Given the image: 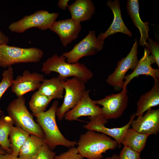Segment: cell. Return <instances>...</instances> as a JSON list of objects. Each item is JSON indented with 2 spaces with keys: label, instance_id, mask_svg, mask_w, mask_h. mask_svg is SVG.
<instances>
[{
  "label": "cell",
  "instance_id": "21",
  "mask_svg": "<svg viewBox=\"0 0 159 159\" xmlns=\"http://www.w3.org/2000/svg\"><path fill=\"white\" fill-rule=\"evenodd\" d=\"M38 91L52 99H61L64 91L62 81L58 77L44 79L41 82Z\"/></svg>",
  "mask_w": 159,
  "mask_h": 159
},
{
  "label": "cell",
  "instance_id": "16",
  "mask_svg": "<svg viewBox=\"0 0 159 159\" xmlns=\"http://www.w3.org/2000/svg\"><path fill=\"white\" fill-rule=\"evenodd\" d=\"M155 63L149 51L145 48L144 54L132 73L125 76L122 90L126 89L128 84L134 78L142 75L151 77L153 79L159 78V69L153 68L151 65Z\"/></svg>",
  "mask_w": 159,
  "mask_h": 159
},
{
  "label": "cell",
  "instance_id": "35",
  "mask_svg": "<svg viewBox=\"0 0 159 159\" xmlns=\"http://www.w3.org/2000/svg\"><path fill=\"white\" fill-rule=\"evenodd\" d=\"M105 159H119V155L117 154H114L111 157H107Z\"/></svg>",
  "mask_w": 159,
  "mask_h": 159
},
{
  "label": "cell",
  "instance_id": "18",
  "mask_svg": "<svg viewBox=\"0 0 159 159\" xmlns=\"http://www.w3.org/2000/svg\"><path fill=\"white\" fill-rule=\"evenodd\" d=\"M127 12L135 26L139 31L140 37L139 44L145 47L149 39V23L148 21L143 22L139 14V1L138 0H128L127 4Z\"/></svg>",
  "mask_w": 159,
  "mask_h": 159
},
{
  "label": "cell",
  "instance_id": "4",
  "mask_svg": "<svg viewBox=\"0 0 159 159\" xmlns=\"http://www.w3.org/2000/svg\"><path fill=\"white\" fill-rule=\"evenodd\" d=\"M24 96L13 100L6 109L8 116L13 120L14 124L29 133L30 135L44 139V132L39 125L33 119L25 105Z\"/></svg>",
  "mask_w": 159,
  "mask_h": 159
},
{
  "label": "cell",
  "instance_id": "32",
  "mask_svg": "<svg viewBox=\"0 0 159 159\" xmlns=\"http://www.w3.org/2000/svg\"><path fill=\"white\" fill-rule=\"evenodd\" d=\"M69 1V0H59L57 4V6L60 9L66 10L69 6L68 3Z\"/></svg>",
  "mask_w": 159,
  "mask_h": 159
},
{
  "label": "cell",
  "instance_id": "7",
  "mask_svg": "<svg viewBox=\"0 0 159 159\" xmlns=\"http://www.w3.org/2000/svg\"><path fill=\"white\" fill-rule=\"evenodd\" d=\"M104 40L96 37L95 32L90 30L88 34L70 51L63 53L62 55L69 63L78 62L82 58L95 55L103 48Z\"/></svg>",
  "mask_w": 159,
  "mask_h": 159
},
{
  "label": "cell",
  "instance_id": "11",
  "mask_svg": "<svg viewBox=\"0 0 159 159\" xmlns=\"http://www.w3.org/2000/svg\"><path fill=\"white\" fill-rule=\"evenodd\" d=\"M136 115L134 113L131 115L129 121L126 125L120 127L108 128L105 126L107 123V120L101 115L95 117H89L90 121L83 127L88 130L100 132L110 137H112L116 141L119 146L128 129L131 126V123Z\"/></svg>",
  "mask_w": 159,
  "mask_h": 159
},
{
  "label": "cell",
  "instance_id": "37",
  "mask_svg": "<svg viewBox=\"0 0 159 159\" xmlns=\"http://www.w3.org/2000/svg\"><path fill=\"white\" fill-rule=\"evenodd\" d=\"M3 113V112L0 109V115H1Z\"/></svg>",
  "mask_w": 159,
  "mask_h": 159
},
{
  "label": "cell",
  "instance_id": "22",
  "mask_svg": "<svg viewBox=\"0 0 159 159\" xmlns=\"http://www.w3.org/2000/svg\"><path fill=\"white\" fill-rule=\"evenodd\" d=\"M149 135L139 132L129 128L122 139L121 144L140 153L143 150Z\"/></svg>",
  "mask_w": 159,
  "mask_h": 159
},
{
  "label": "cell",
  "instance_id": "34",
  "mask_svg": "<svg viewBox=\"0 0 159 159\" xmlns=\"http://www.w3.org/2000/svg\"><path fill=\"white\" fill-rule=\"evenodd\" d=\"M0 159H21L19 157H13L9 154H0Z\"/></svg>",
  "mask_w": 159,
  "mask_h": 159
},
{
  "label": "cell",
  "instance_id": "26",
  "mask_svg": "<svg viewBox=\"0 0 159 159\" xmlns=\"http://www.w3.org/2000/svg\"><path fill=\"white\" fill-rule=\"evenodd\" d=\"M52 99L37 91L32 95L29 102V107L34 116L45 111Z\"/></svg>",
  "mask_w": 159,
  "mask_h": 159
},
{
  "label": "cell",
  "instance_id": "2",
  "mask_svg": "<svg viewBox=\"0 0 159 159\" xmlns=\"http://www.w3.org/2000/svg\"><path fill=\"white\" fill-rule=\"evenodd\" d=\"M58 105V101H54L47 110L34 116L37 118V123L44 132V143L52 150L58 145L70 148L77 144V141H70L66 138L58 128L56 119V110Z\"/></svg>",
  "mask_w": 159,
  "mask_h": 159
},
{
  "label": "cell",
  "instance_id": "29",
  "mask_svg": "<svg viewBox=\"0 0 159 159\" xmlns=\"http://www.w3.org/2000/svg\"><path fill=\"white\" fill-rule=\"evenodd\" d=\"M56 153L44 143L33 159H54Z\"/></svg>",
  "mask_w": 159,
  "mask_h": 159
},
{
  "label": "cell",
  "instance_id": "5",
  "mask_svg": "<svg viewBox=\"0 0 159 159\" xmlns=\"http://www.w3.org/2000/svg\"><path fill=\"white\" fill-rule=\"evenodd\" d=\"M43 55V52L38 48H22L0 44V67H9L18 63H37Z\"/></svg>",
  "mask_w": 159,
  "mask_h": 159
},
{
  "label": "cell",
  "instance_id": "24",
  "mask_svg": "<svg viewBox=\"0 0 159 159\" xmlns=\"http://www.w3.org/2000/svg\"><path fill=\"white\" fill-rule=\"evenodd\" d=\"M30 135L27 132L17 126H13L10 132L9 136L11 153L9 155L17 157L20 150L27 138Z\"/></svg>",
  "mask_w": 159,
  "mask_h": 159
},
{
  "label": "cell",
  "instance_id": "15",
  "mask_svg": "<svg viewBox=\"0 0 159 159\" xmlns=\"http://www.w3.org/2000/svg\"><path fill=\"white\" fill-rule=\"evenodd\" d=\"M131 126L139 132L150 135H157L159 132V109L149 110L144 115L132 120Z\"/></svg>",
  "mask_w": 159,
  "mask_h": 159
},
{
  "label": "cell",
  "instance_id": "23",
  "mask_svg": "<svg viewBox=\"0 0 159 159\" xmlns=\"http://www.w3.org/2000/svg\"><path fill=\"white\" fill-rule=\"evenodd\" d=\"M44 143V138L30 135L21 147L19 157L21 159H33Z\"/></svg>",
  "mask_w": 159,
  "mask_h": 159
},
{
  "label": "cell",
  "instance_id": "14",
  "mask_svg": "<svg viewBox=\"0 0 159 159\" xmlns=\"http://www.w3.org/2000/svg\"><path fill=\"white\" fill-rule=\"evenodd\" d=\"M81 29L80 23L71 18L56 21L49 29L58 34L62 45L66 47L78 37Z\"/></svg>",
  "mask_w": 159,
  "mask_h": 159
},
{
  "label": "cell",
  "instance_id": "1",
  "mask_svg": "<svg viewBox=\"0 0 159 159\" xmlns=\"http://www.w3.org/2000/svg\"><path fill=\"white\" fill-rule=\"evenodd\" d=\"M41 71L45 74H50L54 72L59 74L58 76L62 81H65L68 77H75L86 83L93 77V73L83 63H69L62 55L57 54L48 58L42 64Z\"/></svg>",
  "mask_w": 159,
  "mask_h": 159
},
{
  "label": "cell",
  "instance_id": "19",
  "mask_svg": "<svg viewBox=\"0 0 159 159\" xmlns=\"http://www.w3.org/2000/svg\"><path fill=\"white\" fill-rule=\"evenodd\" d=\"M68 9L71 18L78 23L90 20L95 11L94 5L90 0H77Z\"/></svg>",
  "mask_w": 159,
  "mask_h": 159
},
{
  "label": "cell",
  "instance_id": "20",
  "mask_svg": "<svg viewBox=\"0 0 159 159\" xmlns=\"http://www.w3.org/2000/svg\"><path fill=\"white\" fill-rule=\"evenodd\" d=\"M154 80L152 88L141 95L137 102L136 116H142L145 111L159 105V80L158 78Z\"/></svg>",
  "mask_w": 159,
  "mask_h": 159
},
{
  "label": "cell",
  "instance_id": "8",
  "mask_svg": "<svg viewBox=\"0 0 159 159\" xmlns=\"http://www.w3.org/2000/svg\"><path fill=\"white\" fill-rule=\"evenodd\" d=\"M62 84L65 91L61 105L58 107L56 115L60 121L62 120L65 113L74 108L80 101L86 90L85 83L75 77L67 79Z\"/></svg>",
  "mask_w": 159,
  "mask_h": 159
},
{
  "label": "cell",
  "instance_id": "25",
  "mask_svg": "<svg viewBox=\"0 0 159 159\" xmlns=\"http://www.w3.org/2000/svg\"><path fill=\"white\" fill-rule=\"evenodd\" d=\"M14 122L9 116H2L0 118V146L6 152L11 153L10 142L9 136Z\"/></svg>",
  "mask_w": 159,
  "mask_h": 159
},
{
  "label": "cell",
  "instance_id": "28",
  "mask_svg": "<svg viewBox=\"0 0 159 159\" xmlns=\"http://www.w3.org/2000/svg\"><path fill=\"white\" fill-rule=\"evenodd\" d=\"M148 41L145 46L146 49L149 52L153 58L155 63L159 67V46L158 43L151 39H148Z\"/></svg>",
  "mask_w": 159,
  "mask_h": 159
},
{
  "label": "cell",
  "instance_id": "12",
  "mask_svg": "<svg viewBox=\"0 0 159 159\" xmlns=\"http://www.w3.org/2000/svg\"><path fill=\"white\" fill-rule=\"evenodd\" d=\"M90 91L86 90L77 105L65 113L64 117L66 120H78V118L82 116L95 117L101 115V108L90 98Z\"/></svg>",
  "mask_w": 159,
  "mask_h": 159
},
{
  "label": "cell",
  "instance_id": "27",
  "mask_svg": "<svg viewBox=\"0 0 159 159\" xmlns=\"http://www.w3.org/2000/svg\"><path fill=\"white\" fill-rule=\"evenodd\" d=\"M2 76V79L0 82V100L6 90L13 85L14 80L13 68L8 67L3 72Z\"/></svg>",
  "mask_w": 159,
  "mask_h": 159
},
{
  "label": "cell",
  "instance_id": "31",
  "mask_svg": "<svg viewBox=\"0 0 159 159\" xmlns=\"http://www.w3.org/2000/svg\"><path fill=\"white\" fill-rule=\"evenodd\" d=\"M119 159H141L140 153L124 146L119 155Z\"/></svg>",
  "mask_w": 159,
  "mask_h": 159
},
{
  "label": "cell",
  "instance_id": "36",
  "mask_svg": "<svg viewBox=\"0 0 159 159\" xmlns=\"http://www.w3.org/2000/svg\"><path fill=\"white\" fill-rule=\"evenodd\" d=\"M0 154H6V152L4 150L1 148V146H0Z\"/></svg>",
  "mask_w": 159,
  "mask_h": 159
},
{
  "label": "cell",
  "instance_id": "30",
  "mask_svg": "<svg viewBox=\"0 0 159 159\" xmlns=\"http://www.w3.org/2000/svg\"><path fill=\"white\" fill-rule=\"evenodd\" d=\"M54 159H86L78 152L76 148L71 147L67 151L55 155Z\"/></svg>",
  "mask_w": 159,
  "mask_h": 159
},
{
  "label": "cell",
  "instance_id": "9",
  "mask_svg": "<svg viewBox=\"0 0 159 159\" xmlns=\"http://www.w3.org/2000/svg\"><path fill=\"white\" fill-rule=\"evenodd\" d=\"M138 43L136 39L130 52L127 56L117 62L113 72L106 79L107 83L116 90L122 89L127 72L130 69L134 70L139 60L137 57Z\"/></svg>",
  "mask_w": 159,
  "mask_h": 159
},
{
  "label": "cell",
  "instance_id": "17",
  "mask_svg": "<svg viewBox=\"0 0 159 159\" xmlns=\"http://www.w3.org/2000/svg\"><path fill=\"white\" fill-rule=\"evenodd\" d=\"M106 4L113 12V20L107 30L104 33H101L97 38L104 40L108 37L117 32L124 33L131 37L132 33L125 26L122 17L119 1L109 0Z\"/></svg>",
  "mask_w": 159,
  "mask_h": 159
},
{
  "label": "cell",
  "instance_id": "10",
  "mask_svg": "<svg viewBox=\"0 0 159 159\" xmlns=\"http://www.w3.org/2000/svg\"><path fill=\"white\" fill-rule=\"evenodd\" d=\"M128 101L127 88L117 94H112L101 100H94L96 104L102 106L101 115L107 120L120 117L127 107Z\"/></svg>",
  "mask_w": 159,
  "mask_h": 159
},
{
  "label": "cell",
  "instance_id": "6",
  "mask_svg": "<svg viewBox=\"0 0 159 159\" xmlns=\"http://www.w3.org/2000/svg\"><path fill=\"white\" fill-rule=\"evenodd\" d=\"M59 16L58 13H50L47 10H38L11 23L9 26V29L12 32L19 33L33 27L45 30L50 29Z\"/></svg>",
  "mask_w": 159,
  "mask_h": 159
},
{
  "label": "cell",
  "instance_id": "3",
  "mask_svg": "<svg viewBox=\"0 0 159 159\" xmlns=\"http://www.w3.org/2000/svg\"><path fill=\"white\" fill-rule=\"evenodd\" d=\"M77 145L79 153L88 159H102V153L118 146L116 141L110 136L90 130L80 135Z\"/></svg>",
  "mask_w": 159,
  "mask_h": 159
},
{
  "label": "cell",
  "instance_id": "13",
  "mask_svg": "<svg viewBox=\"0 0 159 159\" xmlns=\"http://www.w3.org/2000/svg\"><path fill=\"white\" fill-rule=\"evenodd\" d=\"M44 79L42 74L37 72L31 73L28 70H25L22 75L18 76L14 80L11 91L17 97L23 96L28 92L38 89Z\"/></svg>",
  "mask_w": 159,
  "mask_h": 159
},
{
  "label": "cell",
  "instance_id": "33",
  "mask_svg": "<svg viewBox=\"0 0 159 159\" xmlns=\"http://www.w3.org/2000/svg\"><path fill=\"white\" fill-rule=\"evenodd\" d=\"M9 42V38L0 29V44H7Z\"/></svg>",
  "mask_w": 159,
  "mask_h": 159
}]
</instances>
